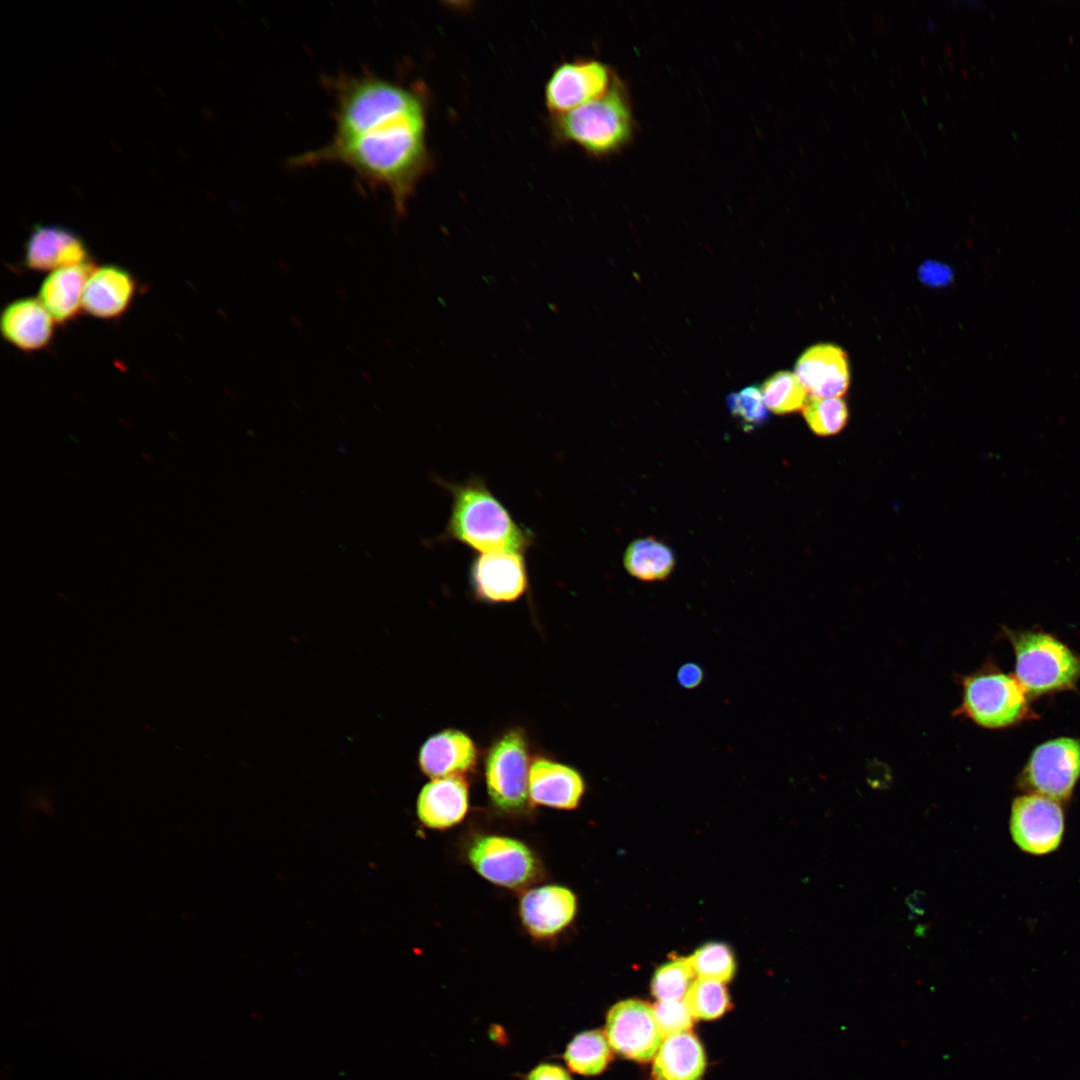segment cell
Instances as JSON below:
<instances>
[{"mask_svg": "<svg viewBox=\"0 0 1080 1080\" xmlns=\"http://www.w3.org/2000/svg\"><path fill=\"white\" fill-rule=\"evenodd\" d=\"M324 82L335 102L334 133L327 144L291 159V165H343L367 186L388 191L403 214L430 165L423 96L368 71L339 73Z\"/></svg>", "mask_w": 1080, "mask_h": 1080, "instance_id": "1", "label": "cell"}, {"mask_svg": "<svg viewBox=\"0 0 1080 1080\" xmlns=\"http://www.w3.org/2000/svg\"><path fill=\"white\" fill-rule=\"evenodd\" d=\"M439 484L452 498L443 534L446 540L459 542L478 553H525L533 545L534 533L513 519L480 477L471 476L459 483L440 480Z\"/></svg>", "mask_w": 1080, "mask_h": 1080, "instance_id": "2", "label": "cell"}, {"mask_svg": "<svg viewBox=\"0 0 1080 1080\" xmlns=\"http://www.w3.org/2000/svg\"><path fill=\"white\" fill-rule=\"evenodd\" d=\"M553 130L560 140L577 144L593 155L620 149L633 132L631 105L623 85L614 76L600 97L553 116Z\"/></svg>", "mask_w": 1080, "mask_h": 1080, "instance_id": "3", "label": "cell"}, {"mask_svg": "<svg viewBox=\"0 0 1080 1080\" xmlns=\"http://www.w3.org/2000/svg\"><path fill=\"white\" fill-rule=\"evenodd\" d=\"M1015 654V677L1028 695L1071 689L1080 678V657L1054 636L1007 630Z\"/></svg>", "mask_w": 1080, "mask_h": 1080, "instance_id": "4", "label": "cell"}, {"mask_svg": "<svg viewBox=\"0 0 1080 1080\" xmlns=\"http://www.w3.org/2000/svg\"><path fill=\"white\" fill-rule=\"evenodd\" d=\"M961 701L953 715L987 729H1001L1027 718L1028 694L1015 676L991 666L960 678Z\"/></svg>", "mask_w": 1080, "mask_h": 1080, "instance_id": "5", "label": "cell"}, {"mask_svg": "<svg viewBox=\"0 0 1080 1080\" xmlns=\"http://www.w3.org/2000/svg\"><path fill=\"white\" fill-rule=\"evenodd\" d=\"M529 748L520 728L505 731L485 758V784L492 805L502 813L520 815L532 808L529 797Z\"/></svg>", "mask_w": 1080, "mask_h": 1080, "instance_id": "6", "label": "cell"}, {"mask_svg": "<svg viewBox=\"0 0 1080 1080\" xmlns=\"http://www.w3.org/2000/svg\"><path fill=\"white\" fill-rule=\"evenodd\" d=\"M466 859L484 880L501 888L524 891L543 877L540 858L525 842L507 835L479 834L466 847Z\"/></svg>", "mask_w": 1080, "mask_h": 1080, "instance_id": "7", "label": "cell"}, {"mask_svg": "<svg viewBox=\"0 0 1080 1080\" xmlns=\"http://www.w3.org/2000/svg\"><path fill=\"white\" fill-rule=\"evenodd\" d=\"M1080 779V741L1070 737L1049 740L1037 746L1019 777L1020 787L1056 801L1072 796Z\"/></svg>", "mask_w": 1080, "mask_h": 1080, "instance_id": "8", "label": "cell"}, {"mask_svg": "<svg viewBox=\"0 0 1080 1080\" xmlns=\"http://www.w3.org/2000/svg\"><path fill=\"white\" fill-rule=\"evenodd\" d=\"M1009 830L1015 845L1027 854L1043 856L1056 851L1065 831L1061 803L1033 793L1016 797L1011 805Z\"/></svg>", "mask_w": 1080, "mask_h": 1080, "instance_id": "9", "label": "cell"}, {"mask_svg": "<svg viewBox=\"0 0 1080 1080\" xmlns=\"http://www.w3.org/2000/svg\"><path fill=\"white\" fill-rule=\"evenodd\" d=\"M605 1035L614 1051L640 1062L651 1060L664 1039L654 1007L635 999L619 1001L609 1009Z\"/></svg>", "mask_w": 1080, "mask_h": 1080, "instance_id": "10", "label": "cell"}, {"mask_svg": "<svg viewBox=\"0 0 1080 1080\" xmlns=\"http://www.w3.org/2000/svg\"><path fill=\"white\" fill-rule=\"evenodd\" d=\"M578 912L574 891L561 884H543L522 891L518 902L520 924L537 942H551L573 924Z\"/></svg>", "mask_w": 1080, "mask_h": 1080, "instance_id": "11", "label": "cell"}, {"mask_svg": "<svg viewBox=\"0 0 1080 1080\" xmlns=\"http://www.w3.org/2000/svg\"><path fill=\"white\" fill-rule=\"evenodd\" d=\"M473 597L490 604L519 600L529 588L524 553L492 551L479 553L469 567Z\"/></svg>", "mask_w": 1080, "mask_h": 1080, "instance_id": "12", "label": "cell"}, {"mask_svg": "<svg viewBox=\"0 0 1080 1080\" xmlns=\"http://www.w3.org/2000/svg\"><path fill=\"white\" fill-rule=\"evenodd\" d=\"M614 76L609 67L594 59L564 62L545 85V104L553 116L567 113L601 95Z\"/></svg>", "mask_w": 1080, "mask_h": 1080, "instance_id": "13", "label": "cell"}, {"mask_svg": "<svg viewBox=\"0 0 1080 1080\" xmlns=\"http://www.w3.org/2000/svg\"><path fill=\"white\" fill-rule=\"evenodd\" d=\"M87 244L75 231L58 224H37L24 245V265L35 272L90 262Z\"/></svg>", "mask_w": 1080, "mask_h": 1080, "instance_id": "14", "label": "cell"}, {"mask_svg": "<svg viewBox=\"0 0 1080 1080\" xmlns=\"http://www.w3.org/2000/svg\"><path fill=\"white\" fill-rule=\"evenodd\" d=\"M585 791V780L577 769L546 757H536L531 762L529 797L532 806L574 810L580 805Z\"/></svg>", "mask_w": 1080, "mask_h": 1080, "instance_id": "15", "label": "cell"}, {"mask_svg": "<svg viewBox=\"0 0 1080 1080\" xmlns=\"http://www.w3.org/2000/svg\"><path fill=\"white\" fill-rule=\"evenodd\" d=\"M55 320L38 297H21L8 303L0 315L3 339L16 349L38 352L52 342Z\"/></svg>", "mask_w": 1080, "mask_h": 1080, "instance_id": "16", "label": "cell"}, {"mask_svg": "<svg viewBox=\"0 0 1080 1080\" xmlns=\"http://www.w3.org/2000/svg\"><path fill=\"white\" fill-rule=\"evenodd\" d=\"M134 275L118 264L95 266L86 282L83 311L101 320L123 316L136 295Z\"/></svg>", "mask_w": 1080, "mask_h": 1080, "instance_id": "17", "label": "cell"}, {"mask_svg": "<svg viewBox=\"0 0 1080 1080\" xmlns=\"http://www.w3.org/2000/svg\"><path fill=\"white\" fill-rule=\"evenodd\" d=\"M469 810V785L464 776L432 779L420 790L416 812L427 828L444 831L460 824Z\"/></svg>", "mask_w": 1080, "mask_h": 1080, "instance_id": "18", "label": "cell"}, {"mask_svg": "<svg viewBox=\"0 0 1080 1080\" xmlns=\"http://www.w3.org/2000/svg\"><path fill=\"white\" fill-rule=\"evenodd\" d=\"M477 760L474 741L463 731L450 728L430 736L418 754L420 770L432 779L465 776L476 768Z\"/></svg>", "mask_w": 1080, "mask_h": 1080, "instance_id": "19", "label": "cell"}, {"mask_svg": "<svg viewBox=\"0 0 1080 1080\" xmlns=\"http://www.w3.org/2000/svg\"><path fill=\"white\" fill-rule=\"evenodd\" d=\"M795 374L813 397L840 398L849 386L847 356L831 344L808 348L798 359Z\"/></svg>", "mask_w": 1080, "mask_h": 1080, "instance_id": "20", "label": "cell"}, {"mask_svg": "<svg viewBox=\"0 0 1080 1080\" xmlns=\"http://www.w3.org/2000/svg\"><path fill=\"white\" fill-rule=\"evenodd\" d=\"M92 261L50 272L40 285L38 298L57 324L76 319L83 311L86 282L94 269Z\"/></svg>", "mask_w": 1080, "mask_h": 1080, "instance_id": "21", "label": "cell"}, {"mask_svg": "<svg viewBox=\"0 0 1080 1080\" xmlns=\"http://www.w3.org/2000/svg\"><path fill=\"white\" fill-rule=\"evenodd\" d=\"M705 1069L701 1043L690 1031L664 1037L654 1058L655 1080H699Z\"/></svg>", "mask_w": 1080, "mask_h": 1080, "instance_id": "22", "label": "cell"}, {"mask_svg": "<svg viewBox=\"0 0 1080 1080\" xmlns=\"http://www.w3.org/2000/svg\"><path fill=\"white\" fill-rule=\"evenodd\" d=\"M675 555L665 543L654 537L638 538L628 545L623 563L633 577L646 582L662 581L675 566Z\"/></svg>", "mask_w": 1080, "mask_h": 1080, "instance_id": "23", "label": "cell"}, {"mask_svg": "<svg viewBox=\"0 0 1080 1080\" xmlns=\"http://www.w3.org/2000/svg\"><path fill=\"white\" fill-rule=\"evenodd\" d=\"M611 1046L600 1030L575 1035L563 1052L567 1068L579 1075L594 1076L603 1072L611 1060Z\"/></svg>", "mask_w": 1080, "mask_h": 1080, "instance_id": "24", "label": "cell"}, {"mask_svg": "<svg viewBox=\"0 0 1080 1080\" xmlns=\"http://www.w3.org/2000/svg\"><path fill=\"white\" fill-rule=\"evenodd\" d=\"M761 392L766 407L775 414H788L803 409L808 395L796 374L780 371L769 377Z\"/></svg>", "mask_w": 1080, "mask_h": 1080, "instance_id": "25", "label": "cell"}, {"mask_svg": "<svg viewBox=\"0 0 1080 1080\" xmlns=\"http://www.w3.org/2000/svg\"><path fill=\"white\" fill-rule=\"evenodd\" d=\"M688 959L695 976L700 979L725 983L734 976V955L723 943L702 945Z\"/></svg>", "mask_w": 1080, "mask_h": 1080, "instance_id": "26", "label": "cell"}, {"mask_svg": "<svg viewBox=\"0 0 1080 1080\" xmlns=\"http://www.w3.org/2000/svg\"><path fill=\"white\" fill-rule=\"evenodd\" d=\"M684 1001L694 1018L705 1020L723 1015L730 1003L723 983L700 978L693 981Z\"/></svg>", "mask_w": 1080, "mask_h": 1080, "instance_id": "27", "label": "cell"}, {"mask_svg": "<svg viewBox=\"0 0 1080 1080\" xmlns=\"http://www.w3.org/2000/svg\"><path fill=\"white\" fill-rule=\"evenodd\" d=\"M803 415L810 429L821 436L840 432L847 423L848 410L841 398L808 397Z\"/></svg>", "mask_w": 1080, "mask_h": 1080, "instance_id": "28", "label": "cell"}, {"mask_svg": "<svg viewBox=\"0 0 1080 1080\" xmlns=\"http://www.w3.org/2000/svg\"><path fill=\"white\" fill-rule=\"evenodd\" d=\"M695 974L688 958H678L663 964L655 972L652 994L658 1001L684 999Z\"/></svg>", "mask_w": 1080, "mask_h": 1080, "instance_id": "29", "label": "cell"}, {"mask_svg": "<svg viewBox=\"0 0 1080 1080\" xmlns=\"http://www.w3.org/2000/svg\"><path fill=\"white\" fill-rule=\"evenodd\" d=\"M727 405L731 414L739 419L745 428L760 426L768 419L761 389L756 386H748L731 393L727 398Z\"/></svg>", "mask_w": 1080, "mask_h": 1080, "instance_id": "30", "label": "cell"}, {"mask_svg": "<svg viewBox=\"0 0 1080 1080\" xmlns=\"http://www.w3.org/2000/svg\"><path fill=\"white\" fill-rule=\"evenodd\" d=\"M654 1011L664 1037L689 1031L693 1025L694 1017L684 999L658 1001Z\"/></svg>", "mask_w": 1080, "mask_h": 1080, "instance_id": "31", "label": "cell"}, {"mask_svg": "<svg viewBox=\"0 0 1080 1080\" xmlns=\"http://www.w3.org/2000/svg\"><path fill=\"white\" fill-rule=\"evenodd\" d=\"M676 680L681 688L687 690L696 689L704 681V670L698 663L686 662L678 668Z\"/></svg>", "mask_w": 1080, "mask_h": 1080, "instance_id": "32", "label": "cell"}, {"mask_svg": "<svg viewBox=\"0 0 1080 1080\" xmlns=\"http://www.w3.org/2000/svg\"><path fill=\"white\" fill-rule=\"evenodd\" d=\"M524 1080H573L569 1072L556 1063H540L533 1067Z\"/></svg>", "mask_w": 1080, "mask_h": 1080, "instance_id": "33", "label": "cell"}, {"mask_svg": "<svg viewBox=\"0 0 1080 1080\" xmlns=\"http://www.w3.org/2000/svg\"><path fill=\"white\" fill-rule=\"evenodd\" d=\"M905 903L909 909V917L914 919L916 917L923 916L928 908L927 896L921 890H915L905 899Z\"/></svg>", "mask_w": 1080, "mask_h": 1080, "instance_id": "34", "label": "cell"}, {"mask_svg": "<svg viewBox=\"0 0 1080 1080\" xmlns=\"http://www.w3.org/2000/svg\"><path fill=\"white\" fill-rule=\"evenodd\" d=\"M141 458L148 464H154V457L148 452H142Z\"/></svg>", "mask_w": 1080, "mask_h": 1080, "instance_id": "35", "label": "cell"}]
</instances>
